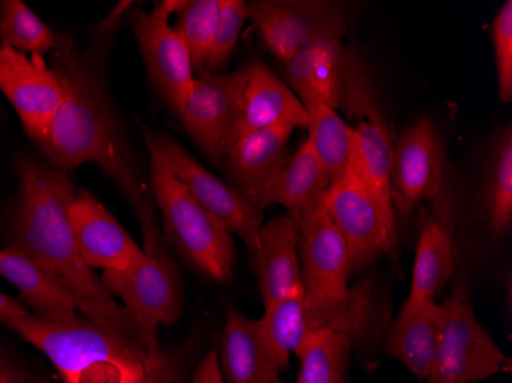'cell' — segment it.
<instances>
[{
	"mask_svg": "<svg viewBox=\"0 0 512 383\" xmlns=\"http://www.w3.org/2000/svg\"><path fill=\"white\" fill-rule=\"evenodd\" d=\"M456 267L453 233L442 218L425 224L414 258L411 298L430 299L445 289Z\"/></svg>",
	"mask_w": 512,
	"mask_h": 383,
	"instance_id": "cb8c5ba5",
	"label": "cell"
},
{
	"mask_svg": "<svg viewBox=\"0 0 512 383\" xmlns=\"http://www.w3.org/2000/svg\"><path fill=\"white\" fill-rule=\"evenodd\" d=\"M145 256L122 272L105 270L102 282L112 296L125 302L146 350L160 347L158 325H172L183 311L180 273L165 241L145 246Z\"/></svg>",
	"mask_w": 512,
	"mask_h": 383,
	"instance_id": "8992f818",
	"label": "cell"
},
{
	"mask_svg": "<svg viewBox=\"0 0 512 383\" xmlns=\"http://www.w3.org/2000/svg\"><path fill=\"white\" fill-rule=\"evenodd\" d=\"M142 131L146 146L157 152L194 200L223 224L224 229L240 236L247 247L252 246L256 233L263 226L264 210L250 203L234 186L207 171L177 141L166 135L152 134L145 126Z\"/></svg>",
	"mask_w": 512,
	"mask_h": 383,
	"instance_id": "8fae6325",
	"label": "cell"
},
{
	"mask_svg": "<svg viewBox=\"0 0 512 383\" xmlns=\"http://www.w3.org/2000/svg\"><path fill=\"white\" fill-rule=\"evenodd\" d=\"M8 325L53 362L63 383H134L148 357L145 345L86 318L57 322L27 313Z\"/></svg>",
	"mask_w": 512,
	"mask_h": 383,
	"instance_id": "3957f363",
	"label": "cell"
},
{
	"mask_svg": "<svg viewBox=\"0 0 512 383\" xmlns=\"http://www.w3.org/2000/svg\"><path fill=\"white\" fill-rule=\"evenodd\" d=\"M244 71L246 85L237 138L261 129H307L306 106L266 63L252 60Z\"/></svg>",
	"mask_w": 512,
	"mask_h": 383,
	"instance_id": "d6986e66",
	"label": "cell"
},
{
	"mask_svg": "<svg viewBox=\"0 0 512 383\" xmlns=\"http://www.w3.org/2000/svg\"><path fill=\"white\" fill-rule=\"evenodd\" d=\"M246 20H249L246 2L243 0H220L217 30H215L211 51L207 56L203 77L218 76L226 68L227 62L237 46L238 39H240L241 30H243Z\"/></svg>",
	"mask_w": 512,
	"mask_h": 383,
	"instance_id": "1f68e13d",
	"label": "cell"
},
{
	"mask_svg": "<svg viewBox=\"0 0 512 383\" xmlns=\"http://www.w3.org/2000/svg\"><path fill=\"white\" fill-rule=\"evenodd\" d=\"M183 7V0H161L151 11L129 13L132 33L145 60L152 85L166 105L180 114L195 82L191 57L171 17Z\"/></svg>",
	"mask_w": 512,
	"mask_h": 383,
	"instance_id": "30bf717a",
	"label": "cell"
},
{
	"mask_svg": "<svg viewBox=\"0 0 512 383\" xmlns=\"http://www.w3.org/2000/svg\"><path fill=\"white\" fill-rule=\"evenodd\" d=\"M0 91L16 109L25 132L39 141L59 109L63 91L50 63L0 45Z\"/></svg>",
	"mask_w": 512,
	"mask_h": 383,
	"instance_id": "9a60e30c",
	"label": "cell"
},
{
	"mask_svg": "<svg viewBox=\"0 0 512 383\" xmlns=\"http://www.w3.org/2000/svg\"><path fill=\"white\" fill-rule=\"evenodd\" d=\"M0 45L19 53L45 57L63 50L73 40L51 30L27 4L20 0L0 2Z\"/></svg>",
	"mask_w": 512,
	"mask_h": 383,
	"instance_id": "4316f807",
	"label": "cell"
},
{
	"mask_svg": "<svg viewBox=\"0 0 512 383\" xmlns=\"http://www.w3.org/2000/svg\"><path fill=\"white\" fill-rule=\"evenodd\" d=\"M333 180L324 164L304 141L289 158L273 192V204H281L296 226L324 203Z\"/></svg>",
	"mask_w": 512,
	"mask_h": 383,
	"instance_id": "603a6c76",
	"label": "cell"
},
{
	"mask_svg": "<svg viewBox=\"0 0 512 383\" xmlns=\"http://www.w3.org/2000/svg\"><path fill=\"white\" fill-rule=\"evenodd\" d=\"M496 54L497 80H499V99L503 105L512 100V2L506 0L494 17L490 27Z\"/></svg>",
	"mask_w": 512,
	"mask_h": 383,
	"instance_id": "d6a6232c",
	"label": "cell"
},
{
	"mask_svg": "<svg viewBox=\"0 0 512 383\" xmlns=\"http://www.w3.org/2000/svg\"><path fill=\"white\" fill-rule=\"evenodd\" d=\"M304 301L312 308L342 304L350 295L352 275L347 244L333 223L324 203L298 224Z\"/></svg>",
	"mask_w": 512,
	"mask_h": 383,
	"instance_id": "5bb4252c",
	"label": "cell"
},
{
	"mask_svg": "<svg viewBox=\"0 0 512 383\" xmlns=\"http://www.w3.org/2000/svg\"><path fill=\"white\" fill-rule=\"evenodd\" d=\"M220 14V0H184L178 10L175 30L183 39L191 57L195 79L204 76L207 56L214 42Z\"/></svg>",
	"mask_w": 512,
	"mask_h": 383,
	"instance_id": "4dcf8cb0",
	"label": "cell"
},
{
	"mask_svg": "<svg viewBox=\"0 0 512 383\" xmlns=\"http://www.w3.org/2000/svg\"><path fill=\"white\" fill-rule=\"evenodd\" d=\"M444 146L430 117L419 118L393 141L390 194L394 213L410 217L444 189Z\"/></svg>",
	"mask_w": 512,
	"mask_h": 383,
	"instance_id": "4fadbf2b",
	"label": "cell"
},
{
	"mask_svg": "<svg viewBox=\"0 0 512 383\" xmlns=\"http://www.w3.org/2000/svg\"><path fill=\"white\" fill-rule=\"evenodd\" d=\"M391 158L393 140L384 117L359 123L355 128L352 160L373 194L382 203L393 207L390 194Z\"/></svg>",
	"mask_w": 512,
	"mask_h": 383,
	"instance_id": "83f0119b",
	"label": "cell"
},
{
	"mask_svg": "<svg viewBox=\"0 0 512 383\" xmlns=\"http://www.w3.org/2000/svg\"><path fill=\"white\" fill-rule=\"evenodd\" d=\"M246 71L195 79L178 117L195 145L215 163L223 164L237 140L243 109Z\"/></svg>",
	"mask_w": 512,
	"mask_h": 383,
	"instance_id": "7c38bea8",
	"label": "cell"
},
{
	"mask_svg": "<svg viewBox=\"0 0 512 383\" xmlns=\"http://www.w3.org/2000/svg\"><path fill=\"white\" fill-rule=\"evenodd\" d=\"M69 220L86 266L103 270L128 269L145 256L134 239L88 190H79L69 204Z\"/></svg>",
	"mask_w": 512,
	"mask_h": 383,
	"instance_id": "e0dca14e",
	"label": "cell"
},
{
	"mask_svg": "<svg viewBox=\"0 0 512 383\" xmlns=\"http://www.w3.org/2000/svg\"><path fill=\"white\" fill-rule=\"evenodd\" d=\"M220 367L229 383H278L283 371L264 339L260 322L238 310L227 313Z\"/></svg>",
	"mask_w": 512,
	"mask_h": 383,
	"instance_id": "44dd1931",
	"label": "cell"
},
{
	"mask_svg": "<svg viewBox=\"0 0 512 383\" xmlns=\"http://www.w3.org/2000/svg\"><path fill=\"white\" fill-rule=\"evenodd\" d=\"M324 206L344 236L352 273L398 252L396 213L373 194L352 157L325 195Z\"/></svg>",
	"mask_w": 512,
	"mask_h": 383,
	"instance_id": "52a82bcc",
	"label": "cell"
},
{
	"mask_svg": "<svg viewBox=\"0 0 512 383\" xmlns=\"http://www.w3.org/2000/svg\"><path fill=\"white\" fill-rule=\"evenodd\" d=\"M440 336L428 383H477L502 370L509 359L486 333L465 299L439 304Z\"/></svg>",
	"mask_w": 512,
	"mask_h": 383,
	"instance_id": "9c48e42d",
	"label": "cell"
},
{
	"mask_svg": "<svg viewBox=\"0 0 512 383\" xmlns=\"http://www.w3.org/2000/svg\"><path fill=\"white\" fill-rule=\"evenodd\" d=\"M0 275L16 285L23 301L28 302L40 318L57 322L77 318L73 296L20 250L0 249Z\"/></svg>",
	"mask_w": 512,
	"mask_h": 383,
	"instance_id": "7402d4cb",
	"label": "cell"
},
{
	"mask_svg": "<svg viewBox=\"0 0 512 383\" xmlns=\"http://www.w3.org/2000/svg\"><path fill=\"white\" fill-rule=\"evenodd\" d=\"M299 230L289 215L261 226L249 247L264 305L304 290L299 261Z\"/></svg>",
	"mask_w": 512,
	"mask_h": 383,
	"instance_id": "ac0fdd59",
	"label": "cell"
},
{
	"mask_svg": "<svg viewBox=\"0 0 512 383\" xmlns=\"http://www.w3.org/2000/svg\"><path fill=\"white\" fill-rule=\"evenodd\" d=\"M292 132L273 128L241 135L221 164L235 189L261 210L273 204L276 183L290 158Z\"/></svg>",
	"mask_w": 512,
	"mask_h": 383,
	"instance_id": "2e32d148",
	"label": "cell"
},
{
	"mask_svg": "<svg viewBox=\"0 0 512 383\" xmlns=\"http://www.w3.org/2000/svg\"><path fill=\"white\" fill-rule=\"evenodd\" d=\"M149 151V186L163 217L165 241L195 269L215 281H229L234 272L232 233L194 200L157 152Z\"/></svg>",
	"mask_w": 512,
	"mask_h": 383,
	"instance_id": "277c9868",
	"label": "cell"
},
{
	"mask_svg": "<svg viewBox=\"0 0 512 383\" xmlns=\"http://www.w3.org/2000/svg\"><path fill=\"white\" fill-rule=\"evenodd\" d=\"M355 341L350 334L330 327L307 334L295 351L301 362L296 383H345V365Z\"/></svg>",
	"mask_w": 512,
	"mask_h": 383,
	"instance_id": "484cf974",
	"label": "cell"
},
{
	"mask_svg": "<svg viewBox=\"0 0 512 383\" xmlns=\"http://www.w3.org/2000/svg\"><path fill=\"white\" fill-rule=\"evenodd\" d=\"M129 2L100 23L88 50L79 53L74 42L51 54L63 97L37 146L59 171H74L92 163L122 190L142 227L143 238L160 233L157 204L149 180L138 166L106 82V60L115 22Z\"/></svg>",
	"mask_w": 512,
	"mask_h": 383,
	"instance_id": "6da1fadb",
	"label": "cell"
},
{
	"mask_svg": "<svg viewBox=\"0 0 512 383\" xmlns=\"http://www.w3.org/2000/svg\"><path fill=\"white\" fill-rule=\"evenodd\" d=\"M192 383H226L224 382L223 373H221L220 357H218V351L215 348L209 351L201 364L198 365Z\"/></svg>",
	"mask_w": 512,
	"mask_h": 383,
	"instance_id": "e575fe53",
	"label": "cell"
},
{
	"mask_svg": "<svg viewBox=\"0 0 512 383\" xmlns=\"http://www.w3.org/2000/svg\"><path fill=\"white\" fill-rule=\"evenodd\" d=\"M439 336V302L408 296L388 331L384 350L414 376L427 379L436 359Z\"/></svg>",
	"mask_w": 512,
	"mask_h": 383,
	"instance_id": "ffe728a7",
	"label": "cell"
},
{
	"mask_svg": "<svg viewBox=\"0 0 512 383\" xmlns=\"http://www.w3.org/2000/svg\"><path fill=\"white\" fill-rule=\"evenodd\" d=\"M14 383H23V380L20 379V376H19V377H17L16 382H14Z\"/></svg>",
	"mask_w": 512,
	"mask_h": 383,
	"instance_id": "8d00e7d4",
	"label": "cell"
},
{
	"mask_svg": "<svg viewBox=\"0 0 512 383\" xmlns=\"http://www.w3.org/2000/svg\"><path fill=\"white\" fill-rule=\"evenodd\" d=\"M284 65V83L302 105L321 102L359 123L384 117L367 66L341 39L310 43Z\"/></svg>",
	"mask_w": 512,
	"mask_h": 383,
	"instance_id": "5b68a950",
	"label": "cell"
},
{
	"mask_svg": "<svg viewBox=\"0 0 512 383\" xmlns=\"http://www.w3.org/2000/svg\"><path fill=\"white\" fill-rule=\"evenodd\" d=\"M247 13L264 45L284 63L310 43L342 40L350 25L347 7L332 0H256Z\"/></svg>",
	"mask_w": 512,
	"mask_h": 383,
	"instance_id": "ba28073f",
	"label": "cell"
},
{
	"mask_svg": "<svg viewBox=\"0 0 512 383\" xmlns=\"http://www.w3.org/2000/svg\"><path fill=\"white\" fill-rule=\"evenodd\" d=\"M309 123H307V143L315 152L333 183L344 174L352 157L355 145V128L330 106L321 102L306 103Z\"/></svg>",
	"mask_w": 512,
	"mask_h": 383,
	"instance_id": "d4e9b609",
	"label": "cell"
},
{
	"mask_svg": "<svg viewBox=\"0 0 512 383\" xmlns=\"http://www.w3.org/2000/svg\"><path fill=\"white\" fill-rule=\"evenodd\" d=\"M278 383H284V382H281V380H279V382H278Z\"/></svg>",
	"mask_w": 512,
	"mask_h": 383,
	"instance_id": "74e56055",
	"label": "cell"
},
{
	"mask_svg": "<svg viewBox=\"0 0 512 383\" xmlns=\"http://www.w3.org/2000/svg\"><path fill=\"white\" fill-rule=\"evenodd\" d=\"M27 308L20 302L14 301L10 296L0 292V324H10L14 318L27 315Z\"/></svg>",
	"mask_w": 512,
	"mask_h": 383,
	"instance_id": "d590c367",
	"label": "cell"
},
{
	"mask_svg": "<svg viewBox=\"0 0 512 383\" xmlns=\"http://www.w3.org/2000/svg\"><path fill=\"white\" fill-rule=\"evenodd\" d=\"M188 361L183 353L161 350L148 351L145 368L134 383H186Z\"/></svg>",
	"mask_w": 512,
	"mask_h": 383,
	"instance_id": "836d02e7",
	"label": "cell"
},
{
	"mask_svg": "<svg viewBox=\"0 0 512 383\" xmlns=\"http://www.w3.org/2000/svg\"><path fill=\"white\" fill-rule=\"evenodd\" d=\"M20 203L14 224L16 247L53 276L73 296L86 319L120 338L140 342L125 307L105 289L102 279L86 266L69 220L76 187L68 174L48 161L23 158L17 163Z\"/></svg>",
	"mask_w": 512,
	"mask_h": 383,
	"instance_id": "7a4b0ae2",
	"label": "cell"
},
{
	"mask_svg": "<svg viewBox=\"0 0 512 383\" xmlns=\"http://www.w3.org/2000/svg\"><path fill=\"white\" fill-rule=\"evenodd\" d=\"M266 313L260 327L270 351L275 356L281 370L289 367L290 354L298 350L299 345L310 333L307 322L304 290L264 305Z\"/></svg>",
	"mask_w": 512,
	"mask_h": 383,
	"instance_id": "f546056e",
	"label": "cell"
},
{
	"mask_svg": "<svg viewBox=\"0 0 512 383\" xmlns=\"http://www.w3.org/2000/svg\"><path fill=\"white\" fill-rule=\"evenodd\" d=\"M483 204L494 235H502L512 223V131L503 129L494 138L483 181Z\"/></svg>",
	"mask_w": 512,
	"mask_h": 383,
	"instance_id": "f1b7e54d",
	"label": "cell"
}]
</instances>
